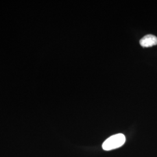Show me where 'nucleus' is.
Returning a JSON list of instances; mask_svg holds the SVG:
<instances>
[{
  "instance_id": "2",
  "label": "nucleus",
  "mask_w": 157,
  "mask_h": 157,
  "mask_svg": "<svg viewBox=\"0 0 157 157\" xmlns=\"http://www.w3.org/2000/svg\"><path fill=\"white\" fill-rule=\"evenodd\" d=\"M140 44L143 47H150L157 44V37L152 34H147L140 40Z\"/></svg>"
},
{
  "instance_id": "1",
  "label": "nucleus",
  "mask_w": 157,
  "mask_h": 157,
  "mask_svg": "<svg viewBox=\"0 0 157 157\" xmlns=\"http://www.w3.org/2000/svg\"><path fill=\"white\" fill-rule=\"evenodd\" d=\"M126 141L124 135L122 133L113 135L108 138L105 141L102 145V149L105 151H110L119 148L123 146Z\"/></svg>"
}]
</instances>
